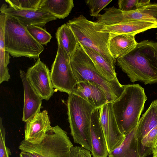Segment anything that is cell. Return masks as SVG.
Returning <instances> with one entry per match:
<instances>
[{
    "instance_id": "6da1fadb",
    "label": "cell",
    "mask_w": 157,
    "mask_h": 157,
    "mask_svg": "<svg viewBox=\"0 0 157 157\" xmlns=\"http://www.w3.org/2000/svg\"><path fill=\"white\" fill-rule=\"evenodd\" d=\"M116 61L132 82L157 83V42L144 40L137 42L133 49Z\"/></svg>"
},
{
    "instance_id": "7a4b0ae2",
    "label": "cell",
    "mask_w": 157,
    "mask_h": 157,
    "mask_svg": "<svg viewBox=\"0 0 157 157\" xmlns=\"http://www.w3.org/2000/svg\"><path fill=\"white\" fill-rule=\"evenodd\" d=\"M147 99L144 89L139 84L124 85L120 97L112 102L119 129L125 135L137 125Z\"/></svg>"
},
{
    "instance_id": "3957f363",
    "label": "cell",
    "mask_w": 157,
    "mask_h": 157,
    "mask_svg": "<svg viewBox=\"0 0 157 157\" xmlns=\"http://www.w3.org/2000/svg\"><path fill=\"white\" fill-rule=\"evenodd\" d=\"M4 38L6 51L14 57L38 59L44 48L16 18L6 14Z\"/></svg>"
},
{
    "instance_id": "277c9868",
    "label": "cell",
    "mask_w": 157,
    "mask_h": 157,
    "mask_svg": "<svg viewBox=\"0 0 157 157\" xmlns=\"http://www.w3.org/2000/svg\"><path fill=\"white\" fill-rule=\"evenodd\" d=\"M71 68L77 82L88 81L95 83L104 91L109 102H113L121 95L124 85L119 82H110L98 72L90 58L79 43L70 58Z\"/></svg>"
},
{
    "instance_id": "5b68a950",
    "label": "cell",
    "mask_w": 157,
    "mask_h": 157,
    "mask_svg": "<svg viewBox=\"0 0 157 157\" xmlns=\"http://www.w3.org/2000/svg\"><path fill=\"white\" fill-rule=\"evenodd\" d=\"M68 94L67 114L71 135L75 143L91 152V121L95 108L80 97L72 93Z\"/></svg>"
},
{
    "instance_id": "8992f818",
    "label": "cell",
    "mask_w": 157,
    "mask_h": 157,
    "mask_svg": "<svg viewBox=\"0 0 157 157\" xmlns=\"http://www.w3.org/2000/svg\"><path fill=\"white\" fill-rule=\"evenodd\" d=\"M66 24L82 46L96 51L108 61L116 65V60L111 55L108 48L110 33L100 31L95 21L87 20L82 14L69 20Z\"/></svg>"
},
{
    "instance_id": "52a82bcc",
    "label": "cell",
    "mask_w": 157,
    "mask_h": 157,
    "mask_svg": "<svg viewBox=\"0 0 157 157\" xmlns=\"http://www.w3.org/2000/svg\"><path fill=\"white\" fill-rule=\"evenodd\" d=\"M73 146L67 132L57 125L52 127L40 143L33 144L24 140L18 148L32 157H69Z\"/></svg>"
},
{
    "instance_id": "ba28073f",
    "label": "cell",
    "mask_w": 157,
    "mask_h": 157,
    "mask_svg": "<svg viewBox=\"0 0 157 157\" xmlns=\"http://www.w3.org/2000/svg\"><path fill=\"white\" fill-rule=\"evenodd\" d=\"M102 14L97 17L96 22L102 25L123 22L144 21L157 23V3L151 4L137 10L124 11L114 6L104 9Z\"/></svg>"
},
{
    "instance_id": "9c48e42d",
    "label": "cell",
    "mask_w": 157,
    "mask_h": 157,
    "mask_svg": "<svg viewBox=\"0 0 157 157\" xmlns=\"http://www.w3.org/2000/svg\"><path fill=\"white\" fill-rule=\"evenodd\" d=\"M51 80L54 88L68 94L72 92L77 83L74 75L70 58L60 46L50 71Z\"/></svg>"
},
{
    "instance_id": "30bf717a",
    "label": "cell",
    "mask_w": 157,
    "mask_h": 157,
    "mask_svg": "<svg viewBox=\"0 0 157 157\" xmlns=\"http://www.w3.org/2000/svg\"><path fill=\"white\" fill-rule=\"evenodd\" d=\"M26 78L33 89L42 100H49L54 93L50 71L40 58L26 73Z\"/></svg>"
},
{
    "instance_id": "8fae6325",
    "label": "cell",
    "mask_w": 157,
    "mask_h": 157,
    "mask_svg": "<svg viewBox=\"0 0 157 157\" xmlns=\"http://www.w3.org/2000/svg\"><path fill=\"white\" fill-rule=\"evenodd\" d=\"M100 121L109 153L118 147L125 136L120 131L114 115L112 102H108L99 108Z\"/></svg>"
},
{
    "instance_id": "7c38bea8",
    "label": "cell",
    "mask_w": 157,
    "mask_h": 157,
    "mask_svg": "<svg viewBox=\"0 0 157 157\" xmlns=\"http://www.w3.org/2000/svg\"><path fill=\"white\" fill-rule=\"evenodd\" d=\"M0 11L16 18L26 27L34 25L42 28L49 21L57 19L55 15L43 10L15 9L5 3L2 5Z\"/></svg>"
},
{
    "instance_id": "4fadbf2b",
    "label": "cell",
    "mask_w": 157,
    "mask_h": 157,
    "mask_svg": "<svg viewBox=\"0 0 157 157\" xmlns=\"http://www.w3.org/2000/svg\"><path fill=\"white\" fill-rule=\"evenodd\" d=\"M52 127L48 112L43 110L25 122L24 140L31 144H39Z\"/></svg>"
},
{
    "instance_id": "5bb4252c",
    "label": "cell",
    "mask_w": 157,
    "mask_h": 157,
    "mask_svg": "<svg viewBox=\"0 0 157 157\" xmlns=\"http://www.w3.org/2000/svg\"><path fill=\"white\" fill-rule=\"evenodd\" d=\"M71 93L85 100L95 109L109 102L101 89L95 83L88 81L77 82Z\"/></svg>"
},
{
    "instance_id": "9a60e30c",
    "label": "cell",
    "mask_w": 157,
    "mask_h": 157,
    "mask_svg": "<svg viewBox=\"0 0 157 157\" xmlns=\"http://www.w3.org/2000/svg\"><path fill=\"white\" fill-rule=\"evenodd\" d=\"M24 92V104L23 109V121L26 122L40 112L42 99L36 92L28 81L26 73L20 70Z\"/></svg>"
},
{
    "instance_id": "2e32d148",
    "label": "cell",
    "mask_w": 157,
    "mask_h": 157,
    "mask_svg": "<svg viewBox=\"0 0 157 157\" xmlns=\"http://www.w3.org/2000/svg\"><path fill=\"white\" fill-rule=\"evenodd\" d=\"M99 117V108L95 109L91 121V153L93 157H107L109 153Z\"/></svg>"
},
{
    "instance_id": "e0dca14e",
    "label": "cell",
    "mask_w": 157,
    "mask_h": 157,
    "mask_svg": "<svg viewBox=\"0 0 157 157\" xmlns=\"http://www.w3.org/2000/svg\"><path fill=\"white\" fill-rule=\"evenodd\" d=\"M96 22L100 31L109 33L114 35L131 34L135 36L147 30L157 28V23L144 21H127L104 26Z\"/></svg>"
},
{
    "instance_id": "ac0fdd59",
    "label": "cell",
    "mask_w": 157,
    "mask_h": 157,
    "mask_svg": "<svg viewBox=\"0 0 157 157\" xmlns=\"http://www.w3.org/2000/svg\"><path fill=\"white\" fill-rule=\"evenodd\" d=\"M135 36L131 34L114 35L111 34L108 48L112 56L116 60L133 49L137 44Z\"/></svg>"
},
{
    "instance_id": "d6986e66",
    "label": "cell",
    "mask_w": 157,
    "mask_h": 157,
    "mask_svg": "<svg viewBox=\"0 0 157 157\" xmlns=\"http://www.w3.org/2000/svg\"><path fill=\"white\" fill-rule=\"evenodd\" d=\"M82 46L93 61L97 71L103 77L109 81H119L115 71V65L108 61L96 51Z\"/></svg>"
},
{
    "instance_id": "ffe728a7",
    "label": "cell",
    "mask_w": 157,
    "mask_h": 157,
    "mask_svg": "<svg viewBox=\"0 0 157 157\" xmlns=\"http://www.w3.org/2000/svg\"><path fill=\"white\" fill-rule=\"evenodd\" d=\"M157 125V100H155L151 102L140 118L137 125L136 136L138 148L143 138Z\"/></svg>"
},
{
    "instance_id": "44dd1931",
    "label": "cell",
    "mask_w": 157,
    "mask_h": 157,
    "mask_svg": "<svg viewBox=\"0 0 157 157\" xmlns=\"http://www.w3.org/2000/svg\"><path fill=\"white\" fill-rule=\"evenodd\" d=\"M137 128V126L125 135L121 145L109 153L108 157H140L138 148Z\"/></svg>"
},
{
    "instance_id": "7402d4cb",
    "label": "cell",
    "mask_w": 157,
    "mask_h": 157,
    "mask_svg": "<svg viewBox=\"0 0 157 157\" xmlns=\"http://www.w3.org/2000/svg\"><path fill=\"white\" fill-rule=\"evenodd\" d=\"M58 46L61 47L71 58L75 52L78 42L73 31L66 23L57 29L56 33Z\"/></svg>"
},
{
    "instance_id": "603a6c76",
    "label": "cell",
    "mask_w": 157,
    "mask_h": 157,
    "mask_svg": "<svg viewBox=\"0 0 157 157\" xmlns=\"http://www.w3.org/2000/svg\"><path fill=\"white\" fill-rule=\"evenodd\" d=\"M73 0H42L39 9L46 11L57 18L67 17L74 6Z\"/></svg>"
},
{
    "instance_id": "cb8c5ba5",
    "label": "cell",
    "mask_w": 157,
    "mask_h": 157,
    "mask_svg": "<svg viewBox=\"0 0 157 157\" xmlns=\"http://www.w3.org/2000/svg\"><path fill=\"white\" fill-rule=\"evenodd\" d=\"M6 14L0 13V83L8 82L10 78L8 65L10 62V54L5 49L4 26Z\"/></svg>"
},
{
    "instance_id": "d4e9b609",
    "label": "cell",
    "mask_w": 157,
    "mask_h": 157,
    "mask_svg": "<svg viewBox=\"0 0 157 157\" xmlns=\"http://www.w3.org/2000/svg\"><path fill=\"white\" fill-rule=\"evenodd\" d=\"M26 28L33 38L42 45H46L52 38L50 34L41 27L32 25Z\"/></svg>"
},
{
    "instance_id": "484cf974",
    "label": "cell",
    "mask_w": 157,
    "mask_h": 157,
    "mask_svg": "<svg viewBox=\"0 0 157 157\" xmlns=\"http://www.w3.org/2000/svg\"><path fill=\"white\" fill-rule=\"evenodd\" d=\"M150 0H119L118 9L124 11L137 10L150 4Z\"/></svg>"
},
{
    "instance_id": "4316f807",
    "label": "cell",
    "mask_w": 157,
    "mask_h": 157,
    "mask_svg": "<svg viewBox=\"0 0 157 157\" xmlns=\"http://www.w3.org/2000/svg\"><path fill=\"white\" fill-rule=\"evenodd\" d=\"M42 0H5L9 6L21 9H39Z\"/></svg>"
},
{
    "instance_id": "83f0119b",
    "label": "cell",
    "mask_w": 157,
    "mask_h": 157,
    "mask_svg": "<svg viewBox=\"0 0 157 157\" xmlns=\"http://www.w3.org/2000/svg\"><path fill=\"white\" fill-rule=\"evenodd\" d=\"M112 1V0H88L86 1V3L89 8L90 15L96 17L100 12Z\"/></svg>"
},
{
    "instance_id": "f1b7e54d",
    "label": "cell",
    "mask_w": 157,
    "mask_h": 157,
    "mask_svg": "<svg viewBox=\"0 0 157 157\" xmlns=\"http://www.w3.org/2000/svg\"><path fill=\"white\" fill-rule=\"evenodd\" d=\"M6 131L2 123V119H0V157H9L11 155L10 150L7 147L5 143Z\"/></svg>"
},
{
    "instance_id": "f546056e",
    "label": "cell",
    "mask_w": 157,
    "mask_h": 157,
    "mask_svg": "<svg viewBox=\"0 0 157 157\" xmlns=\"http://www.w3.org/2000/svg\"><path fill=\"white\" fill-rule=\"evenodd\" d=\"M91 152L81 146L72 147L69 157H92Z\"/></svg>"
},
{
    "instance_id": "4dcf8cb0",
    "label": "cell",
    "mask_w": 157,
    "mask_h": 157,
    "mask_svg": "<svg viewBox=\"0 0 157 157\" xmlns=\"http://www.w3.org/2000/svg\"><path fill=\"white\" fill-rule=\"evenodd\" d=\"M153 157H157V142L152 150Z\"/></svg>"
},
{
    "instance_id": "1f68e13d",
    "label": "cell",
    "mask_w": 157,
    "mask_h": 157,
    "mask_svg": "<svg viewBox=\"0 0 157 157\" xmlns=\"http://www.w3.org/2000/svg\"><path fill=\"white\" fill-rule=\"evenodd\" d=\"M19 157H32L28 153L25 152H21L19 155Z\"/></svg>"
},
{
    "instance_id": "d6a6232c",
    "label": "cell",
    "mask_w": 157,
    "mask_h": 157,
    "mask_svg": "<svg viewBox=\"0 0 157 157\" xmlns=\"http://www.w3.org/2000/svg\"><path fill=\"white\" fill-rule=\"evenodd\" d=\"M156 38L157 39V33H156Z\"/></svg>"
}]
</instances>
